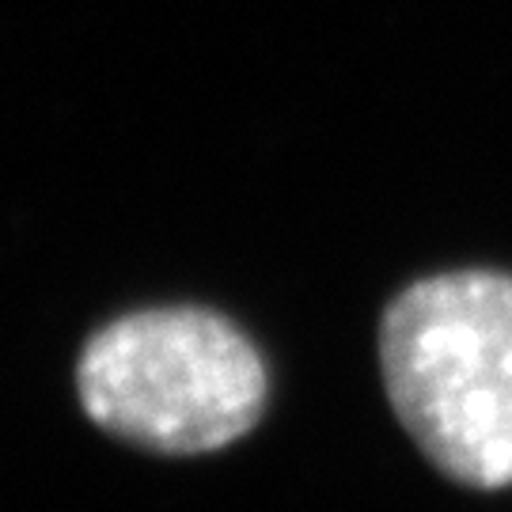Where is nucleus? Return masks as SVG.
<instances>
[{
	"mask_svg": "<svg viewBox=\"0 0 512 512\" xmlns=\"http://www.w3.org/2000/svg\"><path fill=\"white\" fill-rule=\"evenodd\" d=\"M76 395L110 437L156 456H205L255 429L270 376L232 319L183 304L95 330L76 361Z\"/></svg>",
	"mask_w": 512,
	"mask_h": 512,
	"instance_id": "obj_2",
	"label": "nucleus"
},
{
	"mask_svg": "<svg viewBox=\"0 0 512 512\" xmlns=\"http://www.w3.org/2000/svg\"><path fill=\"white\" fill-rule=\"evenodd\" d=\"M391 406L448 478L512 486V277L459 270L425 277L380 323Z\"/></svg>",
	"mask_w": 512,
	"mask_h": 512,
	"instance_id": "obj_1",
	"label": "nucleus"
}]
</instances>
